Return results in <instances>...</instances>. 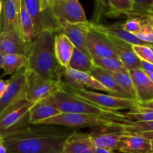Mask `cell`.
Here are the masks:
<instances>
[{"instance_id":"9a60e30c","label":"cell","mask_w":153,"mask_h":153,"mask_svg":"<svg viewBox=\"0 0 153 153\" xmlns=\"http://www.w3.org/2000/svg\"><path fill=\"white\" fill-rule=\"evenodd\" d=\"M87 25L90 30L100 33L104 35H108L114 38L119 39L131 45H149L148 43H144L137 38L134 34H131L124 30L122 27V24L104 25L99 22H93L88 21Z\"/></svg>"},{"instance_id":"d6986e66","label":"cell","mask_w":153,"mask_h":153,"mask_svg":"<svg viewBox=\"0 0 153 153\" xmlns=\"http://www.w3.org/2000/svg\"><path fill=\"white\" fill-rule=\"evenodd\" d=\"M136 91L137 102L153 100V83L141 69L129 71Z\"/></svg>"},{"instance_id":"4dcf8cb0","label":"cell","mask_w":153,"mask_h":153,"mask_svg":"<svg viewBox=\"0 0 153 153\" xmlns=\"http://www.w3.org/2000/svg\"><path fill=\"white\" fill-rule=\"evenodd\" d=\"M127 119L137 122H147L153 120V109L145 108L136 105L130 109L129 111L124 114Z\"/></svg>"},{"instance_id":"7a4b0ae2","label":"cell","mask_w":153,"mask_h":153,"mask_svg":"<svg viewBox=\"0 0 153 153\" xmlns=\"http://www.w3.org/2000/svg\"><path fill=\"white\" fill-rule=\"evenodd\" d=\"M56 30L46 28L36 34L31 43L27 68L42 78L50 81H61L64 70L55 57L54 41Z\"/></svg>"},{"instance_id":"f546056e","label":"cell","mask_w":153,"mask_h":153,"mask_svg":"<svg viewBox=\"0 0 153 153\" xmlns=\"http://www.w3.org/2000/svg\"><path fill=\"white\" fill-rule=\"evenodd\" d=\"M113 73L115 80L117 81L118 85L120 87L121 89L125 91L131 99L137 100L135 88H134L132 79H131V76L129 74V71L124 72V73Z\"/></svg>"},{"instance_id":"5b68a950","label":"cell","mask_w":153,"mask_h":153,"mask_svg":"<svg viewBox=\"0 0 153 153\" xmlns=\"http://www.w3.org/2000/svg\"><path fill=\"white\" fill-rule=\"evenodd\" d=\"M64 88L79 98L110 111H118L120 110L131 109L137 105L136 100L118 97L111 94H102L89 89L75 90L69 88L63 82Z\"/></svg>"},{"instance_id":"cb8c5ba5","label":"cell","mask_w":153,"mask_h":153,"mask_svg":"<svg viewBox=\"0 0 153 153\" xmlns=\"http://www.w3.org/2000/svg\"><path fill=\"white\" fill-rule=\"evenodd\" d=\"M28 64V57L26 55L19 54H8L2 55L1 59V69L3 70V76L13 75L26 67Z\"/></svg>"},{"instance_id":"f5cc1de1","label":"cell","mask_w":153,"mask_h":153,"mask_svg":"<svg viewBox=\"0 0 153 153\" xmlns=\"http://www.w3.org/2000/svg\"></svg>"},{"instance_id":"8d00e7d4","label":"cell","mask_w":153,"mask_h":153,"mask_svg":"<svg viewBox=\"0 0 153 153\" xmlns=\"http://www.w3.org/2000/svg\"><path fill=\"white\" fill-rule=\"evenodd\" d=\"M96 10H95V20L91 21L93 22H99L101 16L103 14L107 16L108 12L107 1L106 0H95Z\"/></svg>"},{"instance_id":"3957f363","label":"cell","mask_w":153,"mask_h":153,"mask_svg":"<svg viewBox=\"0 0 153 153\" xmlns=\"http://www.w3.org/2000/svg\"><path fill=\"white\" fill-rule=\"evenodd\" d=\"M48 99L56 106L61 113L90 114L120 120L127 119L124 114L105 110L73 95L64 88L63 82L61 88L55 91Z\"/></svg>"},{"instance_id":"d590c367","label":"cell","mask_w":153,"mask_h":153,"mask_svg":"<svg viewBox=\"0 0 153 153\" xmlns=\"http://www.w3.org/2000/svg\"><path fill=\"white\" fill-rule=\"evenodd\" d=\"M152 45H132V49L140 61L153 64V50L151 48Z\"/></svg>"},{"instance_id":"5bb4252c","label":"cell","mask_w":153,"mask_h":153,"mask_svg":"<svg viewBox=\"0 0 153 153\" xmlns=\"http://www.w3.org/2000/svg\"><path fill=\"white\" fill-rule=\"evenodd\" d=\"M87 23L59 25L57 27L56 32L64 34L71 41L76 49L91 57L87 49V34L89 31Z\"/></svg>"},{"instance_id":"7dc6e473","label":"cell","mask_w":153,"mask_h":153,"mask_svg":"<svg viewBox=\"0 0 153 153\" xmlns=\"http://www.w3.org/2000/svg\"><path fill=\"white\" fill-rule=\"evenodd\" d=\"M1 11H2V2H1V1L0 0V16H1Z\"/></svg>"},{"instance_id":"277c9868","label":"cell","mask_w":153,"mask_h":153,"mask_svg":"<svg viewBox=\"0 0 153 153\" xmlns=\"http://www.w3.org/2000/svg\"><path fill=\"white\" fill-rule=\"evenodd\" d=\"M128 119L120 120L90 114L61 113L57 116L42 121L37 125H52L72 128L87 127H114L126 123Z\"/></svg>"},{"instance_id":"836d02e7","label":"cell","mask_w":153,"mask_h":153,"mask_svg":"<svg viewBox=\"0 0 153 153\" xmlns=\"http://www.w3.org/2000/svg\"><path fill=\"white\" fill-rule=\"evenodd\" d=\"M132 11L130 14V17L150 15L153 0H132Z\"/></svg>"},{"instance_id":"7bdbcfd3","label":"cell","mask_w":153,"mask_h":153,"mask_svg":"<svg viewBox=\"0 0 153 153\" xmlns=\"http://www.w3.org/2000/svg\"><path fill=\"white\" fill-rule=\"evenodd\" d=\"M94 153H114V152L110 149H104V148L100 147H95L94 148Z\"/></svg>"},{"instance_id":"9c48e42d","label":"cell","mask_w":153,"mask_h":153,"mask_svg":"<svg viewBox=\"0 0 153 153\" xmlns=\"http://www.w3.org/2000/svg\"><path fill=\"white\" fill-rule=\"evenodd\" d=\"M26 86L25 67H24L8 79L7 89L0 97V114L12 104L25 98Z\"/></svg>"},{"instance_id":"74e56055","label":"cell","mask_w":153,"mask_h":153,"mask_svg":"<svg viewBox=\"0 0 153 153\" xmlns=\"http://www.w3.org/2000/svg\"><path fill=\"white\" fill-rule=\"evenodd\" d=\"M40 4V9L42 13L46 11L47 10H50L52 6L57 0H38Z\"/></svg>"},{"instance_id":"d4e9b609","label":"cell","mask_w":153,"mask_h":153,"mask_svg":"<svg viewBox=\"0 0 153 153\" xmlns=\"http://www.w3.org/2000/svg\"><path fill=\"white\" fill-rule=\"evenodd\" d=\"M19 28L22 38L27 43H31L36 36L33 21L25 7L23 0H21L19 8Z\"/></svg>"},{"instance_id":"30bf717a","label":"cell","mask_w":153,"mask_h":153,"mask_svg":"<svg viewBox=\"0 0 153 153\" xmlns=\"http://www.w3.org/2000/svg\"><path fill=\"white\" fill-rule=\"evenodd\" d=\"M121 125L114 127L93 128L89 134L94 146L112 151L117 150L120 139L125 133V131L121 128Z\"/></svg>"},{"instance_id":"7402d4cb","label":"cell","mask_w":153,"mask_h":153,"mask_svg":"<svg viewBox=\"0 0 153 153\" xmlns=\"http://www.w3.org/2000/svg\"><path fill=\"white\" fill-rule=\"evenodd\" d=\"M75 47L64 34L56 33L54 41V49L56 59L63 68L68 67Z\"/></svg>"},{"instance_id":"44dd1931","label":"cell","mask_w":153,"mask_h":153,"mask_svg":"<svg viewBox=\"0 0 153 153\" xmlns=\"http://www.w3.org/2000/svg\"><path fill=\"white\" fill-rule=\"evenodd\" d=\"M61 112L49 99L34 103L29 111V123L31 125H37L45 120L60 114Z\"/></svg>"},{"instance_id":"7c38bea8","label":"cell","mask_w":153,"mask_h":153,"mask_svg":"<svg viewBox=\"0 0 153 153\" xmlns=\"http://www.w3.org/2000/svg\"><path fill=\"white\" fill-rule=\"evenodd\" d=\"M31 43H27L22 38L18 30L0 32V53L2 55L19 54L28 57Z\"/></svg>"},{"instance_id":"8992f818","label":"cell","mask_w":153,"mask_h":153,"mask_svg":"<svg viewBox=\"0 0 153 153\" xmlns=\"http://www.w3.org/2000/svg\"><path fill=\"white\" fill-rule=\"evenodd\" d=\"M34 103L22 98L0 114V136L30 126L29 111Z\"/></svg>"},{"instance_id":"83f0119b","label":"cell","mask_w":153,"mask_h":153,"mask_svg":"<svg viewBox=\"0 0 153 153\" xmlns=\"http://www.w3.org/2000/svg\"><path fill=\"white\" fill-rule=\"evenodd\" d=\"M108 7L107 16H117L125 14L129 16L132 11V0H106Z\"/></svg>"},{"instance_id":"1f68e13d","label":"cell","mask_w":153,"mask_h":153,"mask_svg":"<svg viewBox=\"0 0 153 153\" xmlns=\"http://www.w3.org/2000/svg\"><path fill=\"white\" fill-rule=\"evenodd\" d=\"M121 128L127 133L153 131V120L147 122H137L128 120L126 123L121 125Z\"/></svg>"},{"instance_id":"e575fe53","label":"cell","mask_w":153,"mask_h":153,"mask_svg":"<svg viewBox=\"0 0 153 153\" xmlns=\"http://www.w3.org/2000/svg\"><path fill=\"white\" fill-rule=\"evenodd\" d=\"M146 16L147 15L140 16H131L124 23L122 24L123 28L128 32L135 35L140 31Z\"/></svg>"},{"instance_id":"52a82bcc","label":"cell","mask_w":153,"mask_h":153,"mask_svg":"<svg viewBox=\"0 0 153 153\" xmlns=\"http://www.w3.org/2000/svg\"><path fill=\"white\" fill-rule=\"evenodd\" d=\"M25 77L27 83L25 99L32 103L49 98L61 88L63 82L43 79L27 67H25Z\"/></svg>"},{"instance_id":"816d5d0a","label":"cell","mask_w":153,"mask_h":153,"mask_svg":"<svg viewBox=\"0 0 153 153\" xmlns=\"http://www.w3.org/2000/svg\"><path fill=\"white\" fill-rule=\"evenodd\" d=\"M151 48H152V50H153V45H152V46H151Z\"/></svg>"},{"instance_id":"681fc988","label":"cell","mask_w":153,"mask_h":153,"mask_svg":"<svg viewBox=\"0 0 153 153\" xmlns=\"http://www.w3.org/2000/svg\"><path fill=\"white\" fill-rule=\"evenodd\" d=\"M152 148H151L150 151H149V152H148V153H153V142H152Z\"/></svg>"},{"instance_id":"d6a6232c","label":"cell","mask_w":153,"mask_h":153,"mask_svg":"<svg viewBox=\"0 0 153 153\" xmlns=\"http://www.w3.org/2000/svg\"><path fill=\"white\" fill-rule=\"evenodd\" d=\"M140 40L153 45V16L147 15L140 31L135 34Z\"/></svg>"},{"instance_id":"8fae6325","label":"cell","mask_w":153,"mask_h":153,"mask_svg":"<svg viewBox=\"0 0 153 153\" xmlns=\"http://www.w3.org/2000/svg\"><path fill=\"white\" fill-rule=\"evenodd\" d=\"M62 82L72 89H88L102 91L109 94L107 89L104 88L98 81L87 73L77 71L67 67L64 70Z\"/></svg>"},{"instance_id":"2e32d148","label":"cell","mask_w":153,"mask_h":153,"mask_svg":"<svg viewBox=\"0 0 153 153\" xmlns=\"http://www.w3.org/2000/svg\"><path fill=\"white\" fill-rule=\"evenodd\" d=\"M105 36L110 41L118 59L124 64L128 71L140 69L141 61L134 53L132 45L111 36Z\"/></svg>"},{"instance_id":"b9f144b4","label":"cell","mask_w":153,"mask_h":153,"mask_svg":"<svg viewBox=\"0 0 153 153\" xmlns=\"http://www.w3.org/2000/svg\"><path fill=\"white\" fill-rule=\"evenodd\" d=\"M137 105L142 108H145L153 109V100L149 102H137Z\"/></svg>"},{"instance_id":"f6af8a7d","label":"cell","mask_w":153,"mask_h":153,"mask_svg":"<svg viewBox=\"0 0 153 153\" xmlns=\"http://www.w3.org/2000/svg\"><path fill=\"white\" fill-rule=\"evenodd\" d=\"M12 1H13V3L15 4V5L16 6V7H17L18 9L19 10V8H20V4H21V0H11Z\"/></svg>"},{"instance_id":"60d3db41","label":"cell","mask_w":153,"mask_h":153,"mask_svg":"<svg viewBox=\"0 0 153 153\" xmlns=\"http://www.w3.org/2000/svg\"><path fill=\"white\" fill-rule=\"evenodd\" d=\"M8 85V80H3L0 79V97L3 95Z\"/></svg>"},{"instance_id":"f1b7e54d","label":"cell","mask_w":153,"mask_h":153,"mask_svg":"<svg viewBox=\"0 0 153 153\" xmlns=\"http://www.w3.org/2000/svg\"><path fill=\"white\" fill-rule=\"evenodd\" d=\"M94 64L111 73L128 72L124 64L116 58H92Z\"/></svg>"},{"instance_id":"e0dca14e","label":"cell","mask_w":153,"mask_h":153,"mask_svg":"<svg viewBox=\"0 0 153 153\" xmlns=\"http://www.w3.org/2000/svg\"><path fill=\"white\" fill-rule=\"evenodd\" d=\"M94 148L89 133L74 131L64 142L61 153H94Z\"/></svg>"},{"instance_id":"4fadbf2b","label":"cell","mask_w":153,"mask_h":153,"mask_svg":"<svg viewBox=\"0 0 153 153\" xmlns=\"http://www.w3.org/2000/svg\"><path fill=\"white\" fill-rule=\"evenodd\" d=\"M87 49L91 58H118L108 39L104 34L90 29L87 34Z\"/></svg>"},{"instance_id":"ac0fdd59","label":"cell","mask_w":153,"mask_h":153,"mask_svg":"<svg viewBox=\"0 0 153 153\" xmlns=\"http://www.w3.org/2000/svg\"><path fill=\"white\" fill-rule=\"evenodd\" d=\"M152 145L150 140L125 131L120 139L117 150L121 153H148Z\"/></svg>"},{"instance_id":"4316f807","label":"cell","mask_w":153,"mask_h":153,"mask_svg":"<svg viewBox=\"0 0 153 153\" xmlns=\"http://www.w3.org/2000/svg\"><path fill=\"white\" fill-rule=\"evenodd\" d=\"M94 65L91 57L75 48L68 67L82 73H89Z\"/></svg>"},{"instance_id":"ab89813d","label":"cell","mask_w":153,"mask_h":153,"mask_svg":"<svg viewBox=\"0 0 153 153\" xmlns=\"http://www.w3.org/2000/svg\"><path fill=\"white\" fill-rule=\"evenodd\" d=\"M131 134H137V135L140 136L146 140H150L153 142V131H149V132H137V133H131Z\"/></svg>"},{"instance_id":"ba28073f","label":"cell","mask_w":153,"mask_h":153,"mask_svg":"<svg viewBox=\"0 0 153 153\" xmlns=\"http://www.w3.org/2000/svg\"><path fill=\"white\" fill-rule=\"evenodd\" d=\"M50 11L57 27L88 22L79 0H57L50 8Z\"/></svg>"},{"instance_id":"484cf974","label":"cell","mask_w":153,"mask_h":153,"mask_svg":"<svg viewBox=\"0 0 153 153\" xmlns=\"http://www.w3.org/2000/svg\"><path fill=\"white\" fill-rule=\"evenodd\" d=\"M23 1L25 7L33 21L36 34H38L44 28H51L46 22L45 18L43 17V13L40 11L38 0H23Z\"/></svg>"},{"instance_id":"f35d334b","label":"cell","mask_w":153,"mask_h":153,"mask_svg":"<svg viewBox=\"0 0 153 153\" xmlns=\"http://www.w3.org/2000/svg\"><path fill=\"white\" fill-rule=\"evenodd\" d=\"M140 69L144 72L153 73V64L141 61V62H140Z\"/></svg>"},{"instance_id":"bcb514c9","label":"cell","mask_w":153,"mask_h":153,"mask_svg":"<svg viewBox=\"0 0 153 153\" xmlns=\"http://www.w3.org/2000/svg\"><path fill=\"white\" fill-rule=\"evenodd\" d=\"M145 73H146V75H147V76L149 77V79H150L151 82L153 83V73H148V72H145Z\"/></svg>"},{"instance_id":"603a6c76","label":"cell","mask_w":153,"mask_h":153,"mask_svg":"<svg viewBox=\"0 0 153 153\" xmlns=\"http://www.w3.org/2000/svg\"><path fill=\"white\" fill-rule=\"evenodd\" d=\"M2 2V27L0 32L19 28V10L11 0H1ZM21 33V32H20ZM22 35V34H21Z\"/></svg>"},{"instance_id":"ffe728a7","label":"cell","mask_w":153,"mask_h":153,"mask_svg":"<svg viewBox=\"0 0 153 153\" xmlns=\"http://www.w3.org/2000/svg\"><path fill=\"white\" fill-rule=\"evenodd\" d=\"M89 74L98 81L105 89L108 90L109 94L131 99L125 91H123L115 80L111 72L104 70L100 67L94 65L90 71ZM134 100V99H133Z\"/></svg>"},{"instance_id":"f907efd6","label":"cell","mask_w":153,"mask_h":153,"mask_svg":"<svg viewBox=\"0 0 153 153\" xmlns=\"http://www.w3.org/2000/svg\"><path fill=\"white\" fill-rule=\"evenodd\" d=\"M150 16H153V6L152 7V10H151V12H150Z\"/></svg>"},{"instance_id":"c3c4849f","label":"cell","mask_w":153,"mask_h":153,"mask_svg":"<svg viewBox=\"0 0 153 153\" xmlns=\"http://www.w3.org/2000/svg\"><path fill=\"white\" fill-rule=\"evenodd\" d=\"M1 59H2V55L0 53V70L1 69Z\"/></svg>"},{"instance_id":"ee69618b","label":"cell","mask_w":153,"mask_h":153,"mask_svg":"<svg viewBox=\"0 0 153 153\" xmlns=\"http://www.w3.org/2000/svg\"><path fill=\"white\" fill-rule=\"evenodd\" d=\"M0 153H7L5 147H4V144H3L2 142V138L0 136Z\"/></svg>"},{"instance_id":"6da1fadb","label":"cell","mask_w":153,"mask_h":153,"mask_svg":"<svg viewBox=\"0 0 153 153\" xmlns=\"http://www.w3.org/2000/svg\"><path fill=\"white\" fill-rule=\"evenodd\" d=\"M74 129L52 125H30L1 136L7 153H61Z\"/></svg>"}]
</instances>
